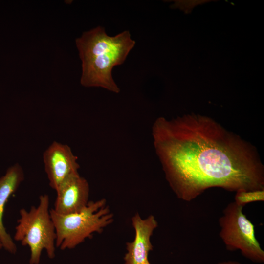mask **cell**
<instances>
[{"mask_svg": "<svg viewBox=\"0 0 264 264\" xmlns=\"http://www.w3.org/2000/svg\"><path fill=\"white\" fill-rule=\"evenodd\" d=\"M154 148L176 196L190 201L206 190H264V167L250 143L210 117L188 114L157 118Z\"/></svg>", "mask_w": 264, "mask_h": 264, "instance_id": "obj_1", "label": "cell"}, {"mask_svg": "<svg viewBox=\"0 0 264 264\" xmlns=\"http://www.w3.org/2000/svg\"><path fill=\"white\" fill-rule=\"evenodd\" d=\"M75 42L82 61L81 84L119 93L120 89L112 72L114 67L125 62L135 46L130 32L125 30L110 36L104 27L98 26L84 32Z\"/></svg>", "mask_w": 264, "mask_h": 264, "instance_id": "obj_2", "label": "cell"}, {"mask_svg": "<svg viewBox=\"0 0 264 264\" xmlns=\"http://www.w3.org/2000/svg\"><path fill=\"white\" fill-rule=\"evenodd\" d=\"M49 204V196L43 194L39 197L38 206L19 211L14 240L29 247L30 264L40 263L43 250L51 259L55 256L56 233Z\"/></svg>", "mask_w": 264, "mask_h": 264, "instance_id": "obj_3", "label": "cell"}, {"mask_svg": "<svg viewBox=\"0 0 264 264\" xmlns=\"http://www.w3.org/2000/svg\"><path fill=\"white\" fill-rule=\"evenodd\" d=\"M56 233V247L62 250L73 249L100 233L112 222L113 215L104 199L90 201L78 212L62 215L50 209Z\"/></svg>", "mask_w": 264, "mask_h": 264, "instance_id": "obj_4", "label": "cell"}, {"mask_svg": "<svg viewBox=\"0 0 264 264\" xmlns=\"http://www.w3.org/2000/svg\"><path fill=\"white\" fill-rule=\"evenodd\" d=\"M243 206L229 203L219 218L220 237L229 251L239 250L254 263L264 262V251L255 237L254 226L243 213Z\"/></svg>", "mask_w": 264, "mask_h": 264, "instance_id": "obj_5", "label": "cell"}, {"mask_svg": "<svg viewBox=\"0 0 264 264\" xmlns=\"http://www.w3.org/2000/svg\"><path fill=\"white\" fill-rule=\"evenodd\" d=\"M43 159L49 185L55 191L66 179L79 174L78 158L66 144L53 141L44 152Z\"/></svg>", "mask_w": 264, "mask_h": 264, "instance_id": "obj_6", "label": "cell"}, {"mask_svg": "<svg viewBox=\"0 0 264 264\" xmlns=\"http://www.w3.org/2000/svg\"><path fill=\"white\" fill-rule=\"evenodd\" d=\"M56 198L53 210L66 215L78 212L88 202L89 186L79 174L72 176L62 182L56 190Z\"/></svg>", "mask_w": 264, "mask_h": 264, "instance_id": "obj_7", "label": "cell"}, {"mask_svg": "<svg viewBox=\"0 0 264 264\" xmlns=\"http://www.w3.org/2000/svg\"><path fill=\"white\" fill-rule=\"evenodd\" d=\"M132 222L135 236L132 242L127 243L125 263L145 264L149 261V252L153 250L151 237L157 227V222L153 215L142 219L138 214H136L132 218Z\"/></svg>", "mask_w": 264, "mask_h": 264, "instance_id": "obj_8", "label": "cell"}, {"mask_svg": "<svg viewBox=\"0 0 264 264\" xmlns=\"http://www.w3.org/2000/svg\"><path fill=\"white\" fill-rule=\"evenodd\" d=\"M24 179L23 170L18 163L9 167L5 174L0 178V241L5 250L14 254L16 253L17 248L4 227L3 216L9 198L17 190Z\"/></svg>", "mask_w": 264, "mask_h": 264, "instance_id": "obj_9", "label": "cell"}, {"mask_svg": "<svg viewBox=\"0 0 264 264\" xmlns=\"http://www.w3.org/2000/svg\"><path fill=\"white\" fill-rule=\"evenodd\" d=\"M264 200V190L239 191L235 196V202L243 207L251 202Z\"/></svg>", "mask_w": 264, "mask_h": 264, "instance_id": "obj_10", "label": "cell"}, {"mask_svg": "<svg viewBox=\"0 0 264 264\" xmlns=\"http://www.w3.org/2000/svg\"><path fill=\"white\" fill-rule=\"evenodd\" d=\"M217 264H242L239 262L235 261H227L219 262Z\"/></svg>", "mask_w": 264, "mask_h": 264, "instance_id": "obj_11", "label": "cell"}, {"mask_svg": "<svg viewBox=\"0 0 264 264\" xmlns=\"http://www.w3.org/2000/svg\"><path fill=\"white\" fill-rule=\"evenodd\" d=\"M3 248V246H2V244L1 242L0 241V249H2Z\"/></svg>", "mask_w": 264, "mask_h": 264, "instance_id": "obj_12", "label": "cell"}, {"mask_svg": "<svg viewBox=\"0 0 264 264\" xmlns=\"http://www.w3.org/2000/svg\"><path fill=\"white\" fill-rule=\"evenodd\" d=\"M145 264H150L149 261H148Z\"/></svg>", "mask_w": 264, "mask_h": 264, "instance_id": "obj_13", "label": "cell"}]
</instances>
